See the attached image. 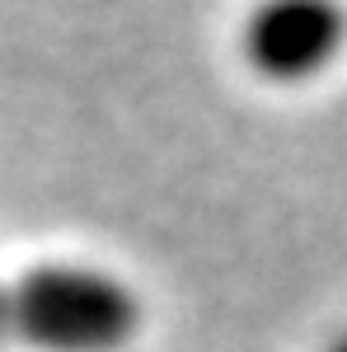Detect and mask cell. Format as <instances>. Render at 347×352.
<instances>
[{
	"instance_id": "obj_1",
	"label": "cell",
	"mask_w": 347,
	"mask_h": 352,
	"mask_svg": "<svg viewBox=\"0 0 347 352\" xmlns=\"http://www.w3.org/2000/svg\"><path fill=\"white\" fill-rule=\"evenodd\" d=\"M14 343L43 352H117L141 324L136 296L94 268H38L10 287Z\"/></svg>"
},
{
	"instance_id": "obj_3",
	"label": "cell",
	"mask_w": 347,
	"mask_h": 352,
	"mask_svg": "<svg viewBox=\"0 0 347 352\" xmlns=\"http://www.w3.org/2000/svg\"><path fill=\"white\" fill-rule=\"evenodd\" d=\"M14 343V300H10V287H0V348Z\"/></svg>"
},
{
	"instance_id": "obj_4",
	"label": "cell",
	"mask_w": 347,
	"mask_h": 352,
	"mask_svg": "<svg viewBox=\"0 0 347 352\" xmlns=\"http://www.w3.org/2000/svg\"><path fill=\"white\" fill-rule=\"evenodd\" d=\"M328 352H347V333H343V338H333V343H328Z\"/></svg>"
},
{
	"instance_id": "obj_2",
	"label": "cell",
	"mask_w": 347,
	"mask_h": 352,
	"mask_svg": "<svg viewBox=\"0 0 347 352\" xmlns=\"http://www.w3.org/2000/svg\"><path fill=\"white\" fill-rule=\"evenodd\" d=\"M347 47V10L338 0H263L244 19L249 66L277 85L324 76Z\"/></svg>"
}]
</instances>
